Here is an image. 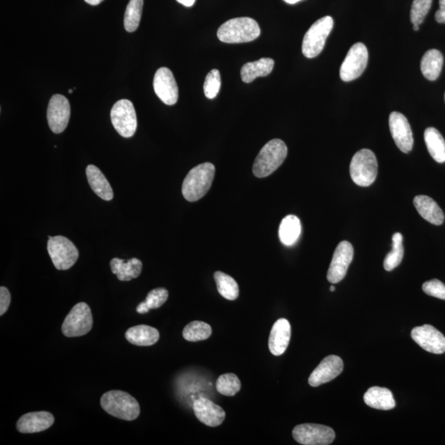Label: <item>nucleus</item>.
<instances>
[{
    "instance_id": "f257e3e1",
    "label": "nucleus",
    "mask_w": 445,
    "mask_h": 445,
    "mask_svg": "<svg viewBox=\"0 0 445 445\" xmlns=\"http://www.w3.org/2000/svg\"><path fill=\"white\" fill-rule=\"evenodd\" d=\"M215 173V167L211 163L199 164L193 168L182 184L181 192L186 200L195 202L204 197L211 188Z\"/></svg>"
},
{
    "instance_id": "f03ea898",
    "label": "nucleus",
    "mask_w": 445,
    "mask_h": 445,
    "mask_svg": "<svg viewBox=\"0 0 445 445\" xmlns=\"http://www.w3.org/2000/svg\"><path fill=\"white\" fill-rule=\"evenodd\" d=\"M101 408L114 417L134 421L141 413V406L135 397L121 390H112L101 397Z\"/></svg>"
},
{
    "instance_id": "7ed1b4c3",
    "label": "nucleus",
    "mask_w": 445,
    "mask_h": 445,
    "mask_svg": "<svg viewBox=\"0 0 445 445\" xmlns=\"http://www.w3.org/2000/svg\"><path fill=\"white\" fill-rule=\"evenodd\" d=\"M261 28L257 21L244 17L227 21L219 27L217 37L224 43H244L256 40Z\"/></svg>"
},
{
    "instance_id": "20e7f679",
    "label": "nucleus",
    "mask_w": 445,
    "mask_h": 445,
    "mask_svg": "<svg viewBox=\"0 0 445 445\" xmlns=\"http://www.w3.org/2000/svg\"><path fill=\"white\" fill-rule=\"evenodd\" d=\"M288 148L281 139H275L266 143L254 162L253 175L264 178L273 175L286 159Z\"/></svg>"
},
{
    "instance_id": "39448f33",
    "label": "nucleus",
    "mask_w": 445,
    "mask_h": 445,
    "mask_svg": "<svg viewBox=\"0 0 445 445\" xmlns=\"http://www.w3.org/2000/svg\"><path fill=\"white\" fill-rule=\"evenodd\" d=\"M350 173L356 185L366 188L374 184L378 175V162L374 152L367 148L356 152L351 160Z\"/></svg>"
},
{
    "instance_id": "423d86ee",
    "label": "nucleus",
    "mask_w": 445,
    "mask_h": 445,
    "mask_svg": "<svg viewBox=\"0 0 445 445\" xmlns=\"http://www.w3.org/2000/svg\"><path fill=\"white\" fill-rule=\"evenodd\" d=\"M333 25L334 21L330 16L324 17L312 25L303 40L302 52L305 57L315 58L323 52Z\"/></svg>"
},
{
    "instance_id": "0eeeda50",
    "label": "nucleus",
    "mask_w": 445,
    "mask_h": 445,
    "mask_svg": "<svg viewBox=\"0 0 445 445\" xmlns=\"http://www.w3.org/2000/svg\"><path fill=\"white\" fill-rule=\"evenodd\" d=\"M48 251L55 267L59 270H69L79 258L77 248L63 236H49Z\"/></svg>"
},
{
    "instance_id": "6e6552de",
    "label": "nucleus",
    "mask_w": 445,
    "mask_h": 445,
    "mask_svg": "<svg viewBox=\"0 0 445 445\" xmlns=\"http://www.w3.org/2000/svg\"><path fill=\"white\" fill-rule=\"evenodd\" d=\"M93 324L90 308L86 303H79L71 309L62 324V333L67 337L84 336L92 330Z\"/></svg>"
},
{
    "instance_id": "1a4fd4ad",
    "label": "nucleus",
    "mask_w": 445,
    "mask_h": 445,
    "mask_svg": "<svg viewBox=\"0 0 445 445\" xmlns=\"http://www.w3.org/2000/svg\"><path fill=\"white\" fill-rule=\"evenodd\" d=\"M114 128L124 138L132 137L137 130V117L130 101L121 99L114 104L111 111Z\"/></svg>"
},
{
    "instance_id": "9d476101",
    "label": "nucleus",
    "mask_w": 445,
    "mask_h": 445,
    "mask_svg": "<svg viewBox=\"0 0 445 445\" xmlns=\"http://www.w3.org/2000/svg\"><path fill=\"white\" fill-rule=\"evenodd\" d=\"M292 434L296 442L304 445H328L336 438L332 428L313 423L295 426Z\"/></svg>"
},
{
    "instance_id": "9b49d317",
    "label": "nucleus",
    "mask_w": 445,
    "mask_h": 445,
    "mask_svg": "<svg viewBox=\"0 0 445 445\" xmlns=\"http://www.w3.org/2000/svg\"><path fill=\"white\" fill-rule=\"evenodd\" d=\"M368 53L363 43H355L349 50L340 70V77L344 82H350L358 79L366 69Z\"/></svg>"
},
{
    "instance_id": "f8f14e48",
    "label": "nucleus",
    "mask_w": 445,
    "mask_h": 445,
    "mask_svg": "<svg viewBox=\"0 0 445 445\" xmlns=\"http://www.w3.org/2000/svg\"><path fill=\"white\" fill-rule=\"evenodd\" d=\"M354 248L349 241H342L335 250L332 262L328 271V281L337 284L345 278L351 261L353 260Z\"/></svg>"
},
{
    "instance_id": "ddd939ff",
    "label": "nucleus",
    "mask_w": 445,
    "mask_h": 445,
    "mask_svg": "<svg viewBox=\"0 0 445 445\" xmlns=\"http://www.w3.org/2000/svg\"><path fill=\"white\" fill-rule=\"evenodd\" d=\"M70 118V101L65 96L56 95L50 99L48 109L50 129L55 134L65 131Z\"/></svg>"
},
{
    "instance_id": "4468645a",
    "label": "nucleus",
    "mask_w": 445,
    "mask_h": 445,
    "mask_svg": "<svg viewBox=\"0 0 445 445\" xmlns=\"http://www.w3.org/2000/svg\"><path fill=\"white\" fill-rule=\"evenodd\" d=\"M412 338L428 353L436 355L445 353V337L433 326H417L412 330Z\"/></svg>"
},
{
    "instance_id": "2eb2a0df",
    "label": "nucleus",
    "mask_w": 445,
    "mask_h": 445,
    "mask_svg": "<svg viewBox=\"0 0 445 445\" xmlns=\"http://www.w3.org/2000/svg\"><path fill=\"white\" fill-rule=\"evenodd\" d=\"M389 127L398 148L408 154L413 150L414 139L408 119L400 112H393L389 116Z\"/></svg>"
},
{
    "instance_id": "dca6fc26",
    "label": "nucleus",
    "mask_w": 445,
    "mask_h": 445,
    "mask_svg": "<svg viewBox=\"0 0 445 445\" xmlns=\"http://www.w3.org/2000/svg\"><path fill=\"white\" fill-rule=\"evenodd\" d=\"M156 95L164 103L172 106L178 100V87L172 71L166 67L157 70L154 78Z\"/></svg>"
},
{
    "instance_id": "f3484780",
    "label": "nucleus",
    "mask_w": 445,
    "mask_h": 445,
    "mask_svg": "<svg viewBox=\"0 0 445 445\" xmlns=\"http://www.w3.org/2000/svg\"><path fill=\"white\" fill-rule=\"evenodd\" d=\"M344 368L342 359L337 355L326 356L309 376L308 384L312 387L328 383L340 375Z\"/></svg>"
},
{
    "instance_id": "a211bd4d",
    "label": "nucleus",
    "mask_w": 445,
    "mask_h": 445,
    "mask_svg": "<svg viewBox=\"0 0 445 445\" xmlns=\"http://www.w3.org/2000/svg\"><path fill=\"white\" fill-rule=\"evenodd\" d=\"M193 410L199 421L208 426H219L226 419V412L221 406L205 397L195 400Z\"/></svg>"
},
{
    "instance_id": "6ab92c4d",
    "label": "nucleus",
    "mask_w": 445,
    "mask_h": 445,
    "mask_svg": "<svg viewBox=\"0 0 445 445\" xmlns=\"http://www.w3.org/2000/svg\"><path fill=\"white\" fill-rule=\"evenodd\" d=\"M55 422V417L48 412H36L25 414L17 422V430L23 434L38 433L49 429Z\"/></svg>"
},
{
    "instance_id": "aec40b11",
    "label": "nucleus",
    "mask_w": 445,
    "mask_h": 445,
    "mask_svg": "<svg viewBox=\"0 0 445 445\" xmlns=\"http://www.w3.org/2000/svg\"><path fill=\"white\" fill-rule=\"evenodd\" d=\"M291 326L286 319H279L271 328L269 337V349L275 356L285 353L290 341Z\"/></svg>"
},
{
    "instance_id": "412c9836",
    "label": "nucleus",
    "mask_w": 445,
    "mask_h": 445,
    "mask_svg": "<svg viewBox=\"0 0 445 445\" xmlns=\"http://www.w3.org/2000/svg\"><path fill=\"white\" fill-rule=\"evenodd\" d=\"M413 202L419 215L426 221L435 226H440L444 223V212L433 199L427 196H417L415 197Z\"/></svg>"
},
{
    "instance_id": "4be33fe9",
    "label": "nucleus",
    "mask_w": 445,
    "mask_h": 445,
    "mask_svg": "<svg viewBox=\"0 0 445 445\" xmlns=\"http://www.w3.org/2000/svg\"><path fill=\"white\" fill-rule=\"evenodd\" d=\"M86 176L89 186L97 197L104 201H111L113 198V190L107 178L95 165H88L86 168Z\"/></svg>"
},
{
    "instance_id": "5701e85b",
    "label": "nucleus",
    "mask_w": 445,
    "mask_h": 445,
    "mask_svg": "<svg viewBox=\"0 0 445 445\" xmlns=\"http://www.w3.org/2000/svg\"><path fill=\"white\" fill-rule=\"evenodd\" d=\"M113 274L117 275L121 281H130L139 277L142 273L143 264L138 258H131L128 261L113 258L110 262Z\"/></svg>"
},
{
    "instance_id": "b1692460",
    "label": "nucleus",
    "mask_w": 445,
    "mask_h": 445,
    "mask_svg": "<svg viewBox=\"0 0 445 445\" xmlns=\"http://www.w3.org/2000/svg\"><path fill=\"white\" fill-rule=\"evenodd\" d=\"M126 340L139 346L155 345L159 340V330L148 325L135 326L126 330Z\"/></svg>"
},
{
    "instance_id": "393cba45",
    "label": "nucleus",
    "mask_w": 445,
    "mask_h": 445,
    "mask_svg": "<svg viewBox=\"0 0 445 445\" xmlns=\"http://www.w3.org/2000/svg\"><path fill=\"white\" fill-rule=\"evenodd\" d=\"M364 401L372 408L388 411L396 406V402L389 389L372 387L364 394Z\"/></svg>"
},
{
    "instance_id": "a878e982",
    "label": "nucleus",
    "mask_w": 445,
    "mask_h": 445,
    "mask_svg": "<svg viewBox=\"0 0 445 445\" xmlns=\"http://www.w3.org/2000/svg\"><path fill=\"white\" fill-rule=\"evenodd\" d=\"M275 61L270 58H261L248 62L241 68V78L246 83H252L258 77H266L273 70Z\"/></svg>"
},
{
    "instance_id": "bb28decb",
    "label": "nucleus",
    "mask_w": 445,
    "mask_h": 445,
    "mask_svg": "<svg viewBox=\"0 0 445 445\" xmlns=\"http://www.w3.org/2000/svg\"><path fill=\"white\" fill-rule=\"evenodd\" d=\"M443 63V55L439 50L435 49L428 50L424 55L421 61V70L423 75L428 80L435 81L442 73Z\"/></svg>"
},
{
    "instance_id": "cd10ccee",
    "label": "nucleus",
    "mask_w": 445,
    "mask_h": 445,
    "mask_svg": "<svg viewBox=\"0 0 445 445\" xmlns=\"http://www.w3.org/2000/svg\"><path fill=\"white\" fill-rule=\"evenodd\" d=\"M301 232L302 226L299 219L293 215H287L279 224V240L284 245H294L299 239Z\"/></svg>"
},
{
    "instance_id": "c85d7f7f",
    "label": "nucleus",
    "mask_w": 445,
    "mask_h": 445,
    "mask_svg": "<svg viewBox=\"0 0 445 445\" xmlns=\"http://www.w3.org/2000/svg\"><path fill=\"white\" fill-rule=\"evenodd\" d=\"M428 151L432 158L439 164L445 162V141L438 130L429 127L424 134Z\"/></svg>"
},
{
    "instance_id": "c756f323",
    "label": "nucleus",
    "mask_w": 445,
    "mask_h": 445,
    "mask_svg": "<svg viewBox=\"0 0 445 445\" xmlns=\"http://www.w3.org/2000/svg\"><path fill=\"white\" fill-rule=\"evenodd\" d=\"M214 278L220 295L228 300L237 299L239 295V287L234 278L222 271H216Z\"/></svg>"
},
{
    "instance_id": "7c9ffc66",
    "label": "nucleus",
    "mask_w": 445,
    "mask_h": 445,
    "mask_svg": "<svg viewBox=\"0 0 445 445\" xmlns=\"http://www.w3.org/2000/svg\"><path fill=\"white\" fill-rule=\"evenodd\" d=\"M212 334L211 326L201 321H194L185 326L182 336L190 342L205 341Z\"/></svg>"
},
{
    "instance_id": "2f4dec72",
    "label": "nucleus",
    "mask_w": 445,
    "mask_h": 445,
    "mask_svg": "<svg viewBox=\"0 0 445 445\" xmlns=\"http://www.w3.org/2000/svg\"><path fill=\"white\" fill-rule=\"evenodd\" d=\"M144 0H130L126 7L124 26L127 32H134L139 28L143 12Z\"/></svg>"
},
{
    "instance_id": "473e14b6",
    "label": "nucleus",
    "mask_w": 445,
    "mask_h": 445,
    "mask_svg": "<svg viewBox=\"0 0 445 445\" xmlns=\"http://www.w3.org/2000/svg\"><path fill=\"white\" fill-rule=\"evenodd\" d=\"M402 239H404V237H402L400 233H396L395 235H393L392 251L388 254L384 261V267L386 270L391 271L395 269L404 259V245H402Z\"/></svg>"
},
{
    "instance_id": "72a5a7b5",
    "label": "nucleus",
    "mask_w": 445,
    "mask_h": 445,
    "mask_svg": "<svg viewBox=\"0 0 445 445\" xmlns=\"http://www.w3.org/2000/svg\"><path fill=\"white\" fill-rule=\"evenodd\" d=\"M216 389L224 396L233 397L241 389L240 379L235 374L220 375L216 381Z\"/></svg>"
},
{
    "instance_id": "f704fd0d",
    "label": "nucleus",
    "mask_w": 445,
    "mask_h": 445,
    "mask_svg": "<svg viewBox=\"0 0 445 445\" xmlns=\"http://www.w3.org/2000/svg\"><path fill=\"white\" fill-rule=\"evenodd\" d=\"M432 0H413L412 10H411V21L413 24L421 25L429 12Z\"/></svg>"
},
{
    "instance_id": "c9c22d12",
    "label": "nucleus",
    "mask_w": 445,
    "mask_h": 445,
    "mask_svg": "<svg viewBox=\"0 0 445 445\" xmlns=\"http://www.w3.org/2000/svg\"><path fill=\"white\" fill-rule=\"evenodd\" d=\"M221 87V78L218 70H212L206 75L204 83V92L207 99H213L220 90Z\"/></svg>"
},
{
    "instance_id": "e433bc0d",
    "label": "nucleus",
    "mask_w": 445,
    "mask_h": 445,
    "mask_svg": "<svg viewBox=\"0 0 445 445\" xmlns=\"http://www.w3.org/2000/svg\"><path fill=\"white\" fill-rule=\"evenodd\" d=\"M168 299V291L165 288H157L148 294L145 304L148 309L159 308L166 302Z\"/></svg>"
},
{
    "instance_id": "4c0bfd02",
    "label": "nucleus",
    "mask_w": 445,
    "mask_h": 445,
    "mask_svg": "<svg viewBox=\"0 0 445 445\" xmlns=\"http://www.w3.org/2000/svg\"><path fill=\"white\" fill-rule=\"evenodd\" d=\"M422 290L428 295L445 300V285L439 279H431L423 284Z\"/></svg>"
},
{
    "instance_id": "58836bf2",
    "label": "nucleus",
    "mask_w": 445,
    "mask_h": 445,
    "mask_svg": "<svg viewBox=\"0 0 445 445\" xmlns=\"http://www.w3.org/2000/svg\"><path fill=\"white\" fill-rule=\"evenodd\" d=\"M11 295L6 287H0V315L3 316L10 308Z\"/></svg>"
},
{
    "instance_id": "ea45409f",
    "label": "nucleus",
    "mask_w": 445,
    "mask_h": 445,
    "mask_svg": "<svg viewBox=\"0 0 445 445\" xmlns=\"http://www.w3.org/2000/svg\"><path fill=\"white\" fill-rule=\"evenodd\" d=\"M435 20L439 23H445V0H439V8L436 12Z\"/></svg>"
},
{
    "instance_id": "a19ab883",
    "label": "nucleus",
    "mask_w": 445,
    "mask_h": 445,
    "mask_svg": "<svg viewBox=\"0 0 445 445\" xmlns=\"http://www.w3.org/2000/svg\"><path fill=\"white\" fill-rule=\"evenodd\" d=\"M148 311H150V309L147 308L145 302L139 304L137 308V312L141 313V315H144V313H146Z\"/></svg>"
},
{
    "instance_id": "79ce46f5",
    "label": "nucleus",
    "mask_w": 445,
    "mask_h": 445,
    "mask_svg": "<svg viewBox=\"0 0 445 445\" xmlns=\"http://www.w3.org/2000/svg\"><path fill=\"white\" fill-rule=\"evenodd\" d=\"M177 1L185 7H192L196 0H177Z\"/></svg>"
},
{
    "instance_id": "37998d69",
    "label": "nucleus",
    "mask_w": 445,
    "mask_h": 445,
    "mask_svg": "<svg viewBox=\"0 0 445 445\" xmlns=\"http://www.w3.org/2000/svg\"><path fill=\"white\" fill-rule=\"evenodd\" d=\"M84 1L90 4V6H99V4L103 2V0H84Z\"/></svg>"
},
{
    "instance_id": "c03bdc74",
    "label": "nucleus",
    "mask_w": 445,
    "mask_h": 445,
    "mask_svg": "<svg viewBox=\"0 0 445 445\" xmlns=\"http://www.w3.org/2000/svg\"><path fill=\"white\" fill-rule=\"evenodd\" d=\"M284 1H285L287 3L295 4L300 1H302V0H284Z\"/></svg>"
},
{
    "instance_id": "a18cd8bd",
    "label": "nucleus",
    "mask_w": 445,
    "mask_h": 445,
    "mask_svg": "<svg viewBox=\"0 0 445 445\" xmlns=\"http://www.w3.org/2000/svg\"><path fill=\"white\" fill-rule=\"evenodd\" d=\"M413 29H414V31H418V30H419V25L414 24V25H413Z\"/></svg>"
},
{
    "instance_id": "49530a36",
    "label": "nucleus",
    "mask_w": 445,
    "mask_h": 445,
    "mask_svg": "<svg viewBox=\"0 0 445 445\" xmlns=\"http://www.w3.org/2000/svg\"><path fill=\"white\" fill-rule=\"evenodd\" d=\"M330 290L332 291V292H334L335 291V287L333 286H330Z\"/></svg>"
},
{
    "instance_id": "de8ad7c7",
    "label": "nucleus",
    "mask_w": 445,
    "mask_h": 445,
    "mask_svg": "<svg viewBox=\"0 0 445 445\" xmlns=\"http://www.w3.org/2000/svg\"><path fill=\"white\" fill-rule=\"evenodd\" d=\"M72 92H73V89H70L69 93H72Z\"/></svg>"
},
{
    "instance_id": "09e8293b",
    "label": "nucleus",
    "mask_w": 445,
    "mask_h": 445,
    "mask_svg": "<svg viewBox=\"0 0 445 445\" xmlns=\"http://www.w3.org/2000/svg\"><path fill=\"white\" fill-rule=\"evenodd\" d=\"M444 101H445V93H444Z\"/></svg>"
}]
</instances>
